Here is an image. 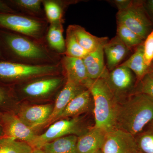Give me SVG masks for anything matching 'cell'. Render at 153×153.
Returning <instances> with one entry per match:
<instances>
[{"instance_id": "603a6c76", "label": "cell", "mask_w": 153, "mask_h": 153, "mask_svg": "<svg viewBox=\"0 0 153 153\" xmlns=\"http://www.w3.org/2000/svg\"><path fill=\"white\" fill-rule=\"evenodd\" d=\"M78 1L43 0L42 4L47 21L49 24L57 22H64L63 16L65 9L71 4H74Z\"/></svg>"}, {"instance_id": "2e32d148", "label": "cell", "mask_w": 153, "mask_h": 153, "mask_svg": "<svg viewBox=\"0 0 153 153\" xmlns=\"http://www.w3.org/2000/svg\"><path fill=\"white\" fill-rule=\"evenodd\" d=\"M103 50L106 59L105 65L107 69L110 71L122 63L131 49L116 36L107 42L103 47Z\"/></svg>"}, {"instance_id": "277c9868", "label": "cell", "mask_w": 153, "mask_h": 153, "mask_svg": "<svg viewBox=\"0 0 153 153\" xmlns=\"http://www.w3.org/2000/svg\"><path fill=\"white\" fill-rule=\"evenodd\" d=\"M62 72L61 63L52 65H30L0 61V79L25 81L45 76L59 75Z\"/></svg>"}, {"instance_id": "7a4b0ae2", "label": "cell", "mask_w": 153, "mask_h": 153, "mask_svg": "<svg viewBox=\"0 0 153 153\" xmlns=\"http://www.w3.org/2000/svg\"><path fill=\"white\" fill-rule=\"evenodd\" d=\"M7 47L17 63L30 65H52L60 63L62 55L50 49L47 41H38L16 33L3 35Z\"/></svg>"}, {"instance_id": "30bf717a", "label": "cell", "mask_w": 153, "mask_h": 153, "mask_svg": "<svg viewBox=\"0 0 153 153\" xmlns=\"http://www.w3.org/2000/svg\"><path fill=\"white\" fill-rule=\"evenodd\" d=\"M102 151L103 153H139L140 152L134 136L117 129L107 133Z\"/></svg>"}, {"instance_id": "8d00e7d4", "label": "cell", "mask_w": 153, "mask_h": 153, "mask_svg": "<svg viewBox=\"0 0 153 153\" xmlns=\"http://www.w3.org/2000/svg\"><path fill=\"white\" fill-rule=\"evenodd\" d=\"M3 135L2 129L1 127H0V138Z\"/></svg>"}, {"instance_id": "9a60e30c", "label": "cell", "mask_w": 153, "mask_h": 153, "mask_svg": "<svg viewBox=\"0 0 153 153\" xmlns=\"http://www.w3.org/2000/svg\"><path fill=\"white\" fill-rule=\"evenodd\" d=\"M107 132L94 125L78 137L76 143L78 153H96L101 150L104 145Z\"/></svg>"}, {"instance_id": "4316f807", "label": "cell", "mask_w": 153, "mask_h": 153, "mask_svg": "<svg viewBox=\"0 0 153 153\" xmlns=\"http://www.w3.org/2000/svg\"><path fill=\"white\" fill-rule=\"evenodd\" d=\"M33 149L27 143L2 137L0 153H32Z\"/></svg>"}, {"instance_id": "8992f818", "label": "cell", "mask_w": 153, "mask_h": 153, "mask_svg": "<svg viewBox=\"0 0 153 153\" xmlns=\"http://www.w3.org/2000/svg\"><path fill=\"white\" fill-rule=\"evenodd\" d=\"M92 126H86L80 116L60 120L50 125L44 133L37 135L30 145L33 149H41L47 143L61 137L70 135L79 137Z\"/></svg>"}, {"instance_id": "d6a6232c", "label": "cell", "mask_w": 153, "mask_h": 153, "mask_svg": "<svg viewBox=\"0 0 153 153\" xmlns=\"http://www.w3.org/2000/svg\"><path fill=\"white\" fill-rule=\"evenodd\" d=\"M0 12L8 13H16V11L9 7L6 3L0 1Z\"/></svg>"}, {"instance_id": "e0dca14e", "label": "cell", "mask_w": 153, "mask_h": 153, "mask_svg": "<svg viewBox=\"0 0 153 153\" xmlns=\"http://www.w3.org/2000/svg\"><path fill=\"white\" fill-rule=\"evenodd\" d=\"M92 101L93 99L90 91L88 89L82 91L71 100L54 122L63 119L79 116L88 112Z\"/></svg>"}, {"instance_id": "d4e9b609", "label": "cell", "mask_w": 153, "mask_h": 153, "mask_svg": "<svg viewBox=\"0 0 153 153\" xmlns=\"http://www.w3.org/2000/svg\"><path fill=\"white\" fill-rule=\"evenodd\" d=\"M134 137L141 152L153 153V121Z\"/></svg>"}, {"instance_id": "484cf974", "label": "cell", "mask_w": 153, "mask_h": 153, "mask_svg": "<svg viewBox=\"0 0 153 153\" xmlns=\"http://www.w3.org/2000/svg\"><path fill=\"white\" fill-rule=\"evenodd\" d=\"M65 46V56L83 59L88 53L78 43L70 25L66 30Z\"/></svg>"}, {"instance_id": "6da1fadb", "label": "cell", "mask_w": 153, "mask_h": 153, "mask_svg": "<svg viewBox=\"0 0 153 153\" xmlns=\"http://www.w3.org/2000/svg\"><path fill=\"white\" fill-rule=\"evenodd\" d=\"M153 121V99L135 93L117 102L115 128L133 136Z\"/></svg>"}, {"instance_id": "e575fe53", "label": "cell", "mask_w": 153, "mask_h": 153, "mask_svg": "<svg viewBox=\"0 0 153 153\" xmlns=\"http://www.w3.org/2000/svg\"><path fill=\"white\" fill-rule=\"evenodd\" d=\"M32 153H47L41 149H34Z\"/></svg>"}, {"instance_id": "44dd1931", "label": "cell", "mask_w": 153, "mask_h": 153, "mask_svg": "<svg viewBox=\"0 0 153 153\" xmlns=\"http://www.w3.org/2000/svg\"><path fill=\"white\" fill-rule=\"evenodd\" d=\"M63 22L50 24L46 35V41L50 49L62 56L66 51L65 39L63 36Z\"/></svg>"}, {"instance_id": "4dcf8cb0", "label": "cell", "mask_w": 153, "mask_h": 153, "mask_svg": "<svg viewBox=\"0 0 153 153\" xmlns=\"http://www.w3.org/2000/svg\"><path fill=\"white\" fill-rule=\"evenodd\" d=\"M112 2L116 6L118 11L123 10L128 7L132 1L131 0H114Z\"/></svg>"}, {"instance_id": "ac0fdd59", "label": "cell", "mask_w": 153, "mask_h": 153, "mask_svg": "<svg viewBox=\"0 0 153 153\" xmlns=\"http://www.w3.org/2000/svg\"><path fill=\"white\" fill-rule=\"evenodd\" d=\"M104 46L89 52L83 59L88 75L91 80L105 78L109 71L105 63Z\"/></svg>"}, {"instance_id": "d6986e66", "label": "cell", "mask_w": 153, "mask_h": 153, "mask_svg": "<svg viewBox=\"0 0 153 153\" xmlns=\"http://www.w3.org/2000/svg\"><path fill=\"white\" fill-rule=\"evenodd\" d=\"M70 26L79 45L88 53L104 46L108 41L107 37L94 36L79 25H71Z\"/></svg>"}, {"instance_id": "f1b7e54d", "label": "cell", "mask_w": 153, "mask_h": 153, "mask_svg": "<svg viewBox=\"0 0 153 153\" xmlns=\"http://www.w3.org/2000/svg\"><path fill=\"white\" fill-rule=\"evenodd\" d=\"M135 93L143 94L153 99V75L148 73L141 80L136 88Z\"/></svg>"}, {"instance_id": "74e56055", "label": "cell", "mask_w": 153, "mask_h": 153, "mask_svg": "<svg viewBox=\"0 0 153 153\" xmlns=\"http://www.w3.org/2000/svg\"><path fill=\"white\" fill-rule=\"evenodd\" d=\"M2 57V52L1 51V48H0V57Z\"/></svg>"}, {"instance_id": "4fadbf2b", "label": "cell", "mask_w": 153, "mask_h": 153, "mask_svg": "<svg viewBox=\"0 0 153 153\" xmlns=\"http://www.w3.org/2000/svg\"><path fill=\"white\" fill-rule=\"evenodd\" d=\"M86 89L84 85L66 78V82L56 98L52 114L43 127H47L53 123L71 100Z\"/></svg>"}, {"instance_id": "9c48e42d", "label": "cell", "mask_w": 153, "mask_h": 153, "mask_svg": "<svg viewBox=\"0 0 153 153\" xmlns=\"http://www.w3.org/2000/svg\"><path fill=\"white\" fill-rule=\"evenodd\" d=\"M3 137L27 143L33 141L36 135L35 130L25 124L13 112H6L0 118Z\"/></svg>"}, {"instance_id": "ba28073f", "label": "cell", "mask_w": 153, "mask_h": 153, "mask_svg": "<svg viewBox=\"0 0 153 153\" xmlns=\"http://www.w3.org/2000/svg\"><path fill=\"white\" fill-rule=\"evenodd\" d=\"M104 78L117 102L135 93L136 77L133 72L126 66L120 65L108 71Z\"/></svg>"}, {"instance_id": "7c38bea8", "label": "cell", "mask_w": 153, "mask_h": 153, "mask_svg": "<svg viewBox=\"0 0 153 153\" xmlns=\"http://www.w3.org/2000/svg\"><path fill=\"white\" fill-rule=\"evenodd\" d=\"M53 107L52 104L24 106L19 110L17 115L25 124L35 130L44 126L51 115Z\"/></svg>"}, {"instance_id": "3957f363", "label": "cell", "mask_w": 153, "mask_h": 153, "mask_svg": "<svg viewBox=\"0 0 153 153\" xmlns=\"http://www.w3.org/2000/svg\"><path fill=\"white\" fill-rule=\"evenodd\" d=\"M88 89L93 99L94 126L107 133L116 129L117 100L105 79L92 80Z\"/></svg>"}, {"instance_id": "d590c367", "label": "cell", "mask_w": 153, "mask_h": 153, "mask_svg": "<svg viewBox=\"0 0 153 153\" xmlns=\"http://www.w3.org/2000/svg\"><path fill=\"white\" fill-rule=\"evenodd\" d=\"M149 73H151V74H152L153 75V61L151 64V66H150L149 69ZM148 72V73H149Z\"/></svg>"}, {"instance_id": "ffe728a7", "label": "cell", "mask_w": 153, "mask_h": 153, "mask_svg": "<svg viewBox=\"0 0 153 153\" xmlns=\"http://www.w3.org/2000/svg\"><path fill=\"white\" fill-rule=\"evenodd\" d=\"M120 65L127 67L133 72L136 77L137 85L149 72V69L144 58L143 43L137 47L133 54Z\"/></svg>"}, {"instance_id": "f546056e", "label": "cell", "mask_w": 153, "mask_h": 153, "mask_svg": "<svg viewBox=\"0 0 153 153\" xmlns=\"http://www.w3.org/2000/svg\"><path fill=\"white\" fill-rule=\"evenodd\" d=\"M143 54L145 63L150 67L153 61V30L144 41Z\"/></svg>"}, {"instance_id": "52a82bcc", "label": "cell", "mask_w": 153, "mask_h": 153, "mask_svg": "<svg viewBox=\"0 0 153 153\" xmlns=\"http://www.w3.org/2000/svg\"><path fill=\"white\" fill-rule=\"evenodd\" d=\"M117 22L122 23L143 40L153 30V23L145 8L144 1H132L123 10L118 11Z\"/></svg>"}, {"instance_id": "f35d334b", "label": "cell", "mask_w": 153, "mask_h": 153, "mask_svg": "<svg viewBox=\"0 0 153 153\" xmlns=\"http://www.w3.org/2000/svg\"><path fill=\"white\" fill-rule=\"evenodd\" d=\"M96 153H102V150H100L99 151H98V152H96Z\"/></svg>"}, {"instance_id": "836d02e7", "label": "cell", "mask_w": 153, "mask_h": 153, "mask_svg": "<svg viewBox=\"0 0 153 153\" xmlns=\"http://www.w3.org/2000/svg\"><path fill=\"white\" fill-rule=\"evenodd\" d=\"M8 100V94L5 91L0 87V105L5 104Z\"/></svg>"}, {"instance_id": "cb8c5ba5", "label": "cell", "mask_w": 153, "mask_h": 153, "mask_svg": "<svg viewBox=\"0 0 153 153\" xmlns=\"http://www.w3.org/2000/svg\"><path fill=\"white\" fill-rule=\"evenodd\" d=\"M22 12V14L37 19H47L43 0H14L11 1Z\"/></svg>"}, {"instance_id": "5b68a950", "label": "cell", "mask_w": 153, "mask_h": 153, "mask_svg": "<svg viewBox=\"0 0 153 153\" xmlns=\"http://www.w3.org/2000/svg\"><path fill=\"white\" fill-rule=\"evenodd\" d=\"M49 23L47 19L0 12V27L38 41H46Z\"/></svg>"}, {"instance_id": "8fae6325", "label": "cell", "mask_w": 153, "mask_h": 153, "mask_svg": "<svg viewBox=\"0 0 153 153\" xmlns=\"http://www.w3.org/2000/svg\"><path fill=\"white\" fill-rule=\"evenodd\" d=\"M66 80L65 76L60 74L41 77L34 79L23 86L22 92L29 97H44L55 92Z\"/></svg>"}, {"instance_id": "1f68e13d", "label": "cell", "mask_w": 153, "mask_h": 153, "mask_svg": "<svg viewBox=\"0 0 153 153\" xmlns=\"http://www.w3.org/2000/svg\"><path fill=\"white\" fill-rule=\"evenodd\" d=\"M145 8L153 23V0L144 1Z\"/></svg>"}, {"instance_id": "ab89813d", "label": "cell", "mask_w": 153, "mask_h": 153, "mask_svg": "<svg viewBox=\"0 0 153 153\" xmlns=\"http://www.w3.org/2000/svg\"><path fill=\"white\" fill-rule=\"evenodd\" d=\"M139 153H141V152H140Z\"/></svg>"}, {"instance_id": "5bb4252c", "label": "cell", "mask_w": 153, "mask_h": 153, "mask_svg": "<svg viewBox=\"0 0 153 153\" xmlns=\"http://www.w3.org/2000/svg\"><path fill=\"white\" fill-rule=\"evenodd\" d=\"M60 63L66 79L84 85L88 89L92 80L88 77L83 59L62 55Z\"/></svg>"}, {"instance_id": "7402d4cb", "label": "cell", "mask_w": 153, "mask_h": 153, "mask_svg": "<svg viewBox=\"0 0 153 153\" xmlns=\"http://www.w3.org/2000/svg\"><path fill=\"white\" fill-rule=\"evenodd\" d=\"M78 137L75 135L61 137L47 143L41 149L47 153H78Z\"/></svg>"}, {"instance_id": "83f0119b", "label": "cell", "mask_w": 153, "mask_h": 153, "mask_svg": "<svg viewBox=\"0 0 153 153\" xmlns=\"http://www.w3.org/2000/svg\"><path fill=\"white\" fill-rule=\"evenodd\" d=\"M117 35L127 47L130 49L143 44L144 40L122 23L117 22Z\"/></svg>"}]
</instances>
